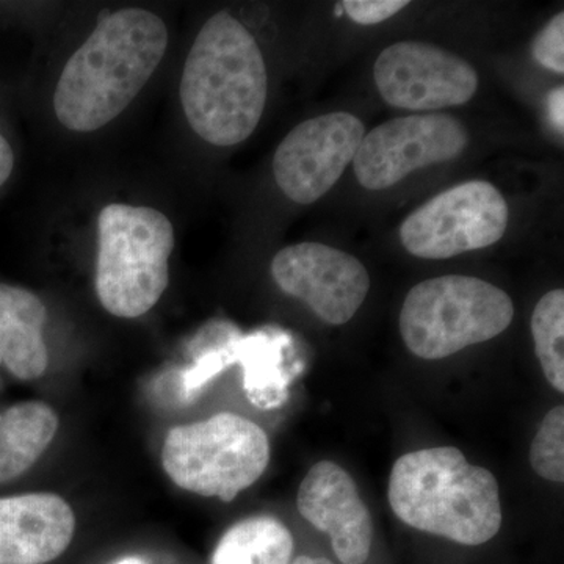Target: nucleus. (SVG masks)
<instances>
[{
  "label": "nucleus",
  "mask_w": 564,
  "mask_h": 564,
  "mask_svg": "<svg viewBox=\"0 0 564 564\" xmlns=\"http://www.w3.org/2000/svg\"><path fill=\"white\" fill-rule=\"evenodd\" d=\"M169 50V29L144 9L102 18L66 62L54 91L63 128L96 132L128 109L147 87Z\"/></svg>",
  "instance_id": "1"
},
{
  "label": "nucleus",
  "mask_w": 564,
  "mask_h": 564,
  "mask_svg": "<svg viewBox=\"0 0 564 564\" xmlns=\"http://www.w3.org/2000/svg\"><path fill=\"white\" fill-rule=\"evenodd\" d=\"M530 463L534 473L544 480L564 481V408L549 411L530 448Z\"/></svg>",
  "instance_id": "18"
},
{
  "label": "nucleus",
  "mask_w": 564,
  "mask_h": 564,
  "mask_svg": "<svg viewBox=\"0 0 564 564\" xmlns=\"http://www.w3.org/2000/svg\"><path fill=\"white\" fill-rule=\"evenodd\" d=\"M176 247L173 223L150 206L111 203L98 217L95 288L107 313L139 318L161 302Z\"/></svg>",
  "instance_id": "4"
},
{
  "label": "nucleus",
  "mask_w": 564,
  "mask_h": 564,
  "mask_svg": "<svg viewBox=\"0 0 564 564\" xmlns=\"http://www.w3.org/2000/svg\"><path fill=\"white\" fill-rule=\"evenodd\" d=\"M300 514L328 534L344 564H364L372 547L373 525L351 475L333 462H321L303 478L296 497Z\"/></svg>",
  "instance_id": "12"
},
{
  "label": "nucleus",
  "mask_w": 564,
  "mask_h": 564,
  "mask_svg": "<svg viewBox=\"0 0 564 564\" xmlns=\"http://www.w3.org/2000/svg\"><path fill=\"white\" fill-rule=\"evenodd\" d=\"M510 295L491 282L462 274L419 282L404 299L400 334L417 358L444 359L488 343L511 325Z\"/></svg>",
  "instance_id": "5"
},
{
  "label": "nucleus",
  "mask_w": 564,
  "mask_h": 564,
  "mask_svg": "<svg viewBox=\"0 0 564 564\" xmlns=\"http://www.w3.org/2000/svg\"><path fill=\"white\" fill-rule=\"evenodd\" d=\"M46 322V304L36 293L0 282V359L18 380H39L50 367Z\"/></svg>",
  "instance_id": "14"
},
{
  "label": "nucleus",
  "mask_w": 564,
  "mask_h": 564,
  "mask_svg": "<svg viewBox=\"0 0 564 564\" xmlns=\"http://www.w3.org/2000/svg\"><path fill=\"white\" fill-rule=\"evenodd\" d=\"M180 98L193 132L214 147L250 139L269 98V74L258 41L220 11L193 41L182 69Z\"/></svg>",
  "instance_id": "2"
},
{
  "label": "nucleus",
  "mask_w": 564,
  "mask_h": 564,
  "mask_svg": "<svg viewBox=\"0 0 564 564\" xmlns=\"http://www.w3.org/2000/svg\"><path fill=\"white\" fill-rule=\"evenodd\" d=\"M270 462L265 432L242 415L220 413L174 426L162 448L163 470L174 485L232 502L254 485Z\"/></svg>",
  "instance_id": "6"
},
{
  "label": "nucleus",
  "mask_w": 564,
  "mask_h": 564,
  "mask_svg": "<svg viewBox=\"0 0 564 564\" xmlns=\"http://www.w3.org/2000/svg\"><path fill=\"white\" fill-rule=\"evenodd\" d=\"M0 364H2V359H0Z\"/></svg>",
  "instance_id": "25"
},
{
  "label": "nucleus",
  "mask_w": 564,
  "mask_h": 564,
  "mask_svg": "<svg viewBox=\"0 0 564 564\" xmlns=\"http://www.w3.org/2000/svg\"><path fill=\"white\" fill-rule=\"evenodd\" d=\"M389 503L404 524L464 545L491 541L502 527L499 485L455 447L400 456L389 478Z\"/></svg>",
  "instance_id": "3"
},
{
  "label": "nucleus",
  "mask_w": 564,
  "mask_h": 564,
  "mask_svg": "<svg viewBox=\"0 0 564 564\" xmlns=\"http://www.w3.org/2000/svg\"><path fill=\"white\" fill-rule=\"evenodd\" d=\"M291 564H334L326 558H315V556H299V558L293 560Z\"/></svg>",
  "instance_id": "23"
},
{
  "label": "nucleus",
  "mask_w": 564,
  "mask_h": 564,
  "mask_svg": "<svg viewBox=\"0 0 564 564\" xmlns=\"http://www.w3.org/2000/svg\"><path fill=\"white\" fill-rule=\"evenodd\" d=\"M115 564H144L140 558H124Z\"/></svg>",
  "instance_id": "24"
},
{
  "label": "nucleus",
  "mask_w": 564,
  "mask_h": 564,
  "mask_svg": "<svg viewBox=\"0 0 564 564\" xmlns=\"http://www.w3.org/2000/svg\"><path fill=\"white\" fill-rule=\"evenodd\" d=\"M58 425L54 408L39 400L13 404L0 415V484L31 470L54 441Z\"/></svg>",
  "instance_id": "15"
},
{
  "label": "nucleus",
  "mask_w": 564,
  "mask_h": 564,
  "mask_svg": "<svg viewBox=\"0 0 564 564\" xmlns=\"http://www.w3.org/2000/svg\"><path fill=\"white\" fill-rule=\"evenodd\" d=\"M292 554L288 527L270 516H254L223 534L212 564H291Z\"/></svg>",
  "instance_id": "16"
},
{
  "label": "nucleus",
  "mask_w": 564,
  "mask_h": 564,
  "mask_svg": "<svg viewBox=\"0 0 564 564\" xmlns=\"http://www.w3.org/2000/svg\"><path fill=\"white\" fill-rule=\"evenodd\" d=\"M534 61L554 73H564V13L556 17L540 32L533 43Z\"/></svg>",
  "instance_id": "19"
},
{
  "label": "nucleus",
  "mask_w": 564,
  "mask_h": 564,
  "mask_svg": "<svg viewBox=\"0 0 564 564\" xmlns=\"http://www.w3.org/2000/svg\"><path fill=\"white\" fill-rule=\"evenodd\" d=\"M364 135V122L347 111L303 121L274 152L273 176L278 187L302 206L317 202L340 180Z\"/></svg>",
  "instance_id": "9"
},
{
  "label": "nucleus",
  "mask_w": 564,
  "mask_h": 564,
  "mask_svg": "<svg viewBox=\"0 0 564 564\" xmlns=\"http://www.w3.org/2000/svg\"><path fill=\"white\" fill-rule=\"evenodd\" d=\"M534 351L549 383L564 392V292L555 289L538 302L532 315Z\"/></svg>",
  "instance_id": "17"
},
{
  "label": "nucleus",
  "mask_w": 564,
  "mask_h": 564,
  "mask_svg": "<svg viewBox=\"0 0 564 564\" xmlns=\"http://www.w3.org/2000/svg\"><path fill=\"white\" fill-rule=\"evenodd\" d=\"M14 165H17V155H14L13 147L6 133L0 131V188L13 176Z\"/></svg>",
  "instance_id": "21"
},
{
  "label": "nucleus",
  "mask_w": 564,
  "mask_h": 564,
  "mask_svg": "<svg viewBox=\"0 0 564 564\" xmlns=\"http://www.w3.org/2000/svg\"><path fill=\"white\" fill-rule=\"evenodd\" d=\"M408 6L406 0H345L343 9L356 24L375 25L395 17Z\"/></svg>",
  "instance_id": "20"
},
{
  "label": "nucleus",
  "mask_w": 564,
  "mask_h": 564,
  "mask_svg": "<svg viewBox=\"0 0 564 564\" xmlns=\"http://www.w3.org/2000/svg\"><path fill=\"white\" fill-rule=\"evenodd\" d=\"M73 508L57 494L0 497V564H46L69 547Z\"/></svg>",
  "instance_id": "13"
},
{
  "label": "nucleus",
  "mask_w": 564,
  "mask_h": 564,
  "mask_svg": "<svg viewBox=\"0 0 564 564\" xmlns=\"http://www.w3.org/2000/svg\"><path fill=\"white\" fill-rule=\"evenodd\" d=\"M467 144L469 132L451 115L395 118L364 135L352 170L367 191H386L415 170L454 161Z\"/></svg>",
  "instance_id": "8"
},
{
  "label": "nucleus",
  "mask_w": 564,
  "mask_h": 564,
  "mask_svg": "<svg viewBox=\"0 0 564 564\" xmlns=\"http://www.w3.org/2000/svg\"><path fill=\"white\" fill-rule=\"evenodd\" d=\"M508 218V204L491 182H464L414 210L400 226V240L415 258L451 259L499 242Z\"/></svg>",
  "instance_id": "7"
},
{
  "label": "nucleus",
  "mask_w": 564,
  "mask_h": 564,
  "mask_svg": "<svg viewBox=\"0 0 564 564\" xmlns=\"http://www.w3.org/2000/svg\"><path fill=\"white\" fill-rule=\"evenodd\" d=\"M563 87L556 88V90L551 93L547 99L549 115H551V120L554 122L556 129L563 133L564 131V120H563Z\"/></svg>",
  "instance_id": "22"
},
{
  "label": "nucleus",
  "mask_w": 564,
  "mask_h": 564,
  "mask_svg": "<svg viewBox=\"0 0 564 564\" xmlns=\"http://www.w3.org/2000/svg\"><path fill=\"white\" fill-rule=\"evenodd\" d=\"M270 272L282 292L307 304L321 321L333 326L350 322L370 291L369 272L362 262L323 243L282 248Z\"/></svg>",
  "instance_id": "11"
},
{
  "label": "nucleus",
  "mask_w": 564,
  "mask_h": 564,
  "mask_svg": "<svg viewBox=\"0 0 564 564\" xmlns=\"http://www.w3.org/2000/svg\"><path fill=\"white\" fill-rule=\"evenodd\" d=\"M373 79L389 106L415 111L463 106L480 84L469 62L419 41L386 47L375 62Z\"/></svg>",
  "instance_id": "10"
}]
</instances>
